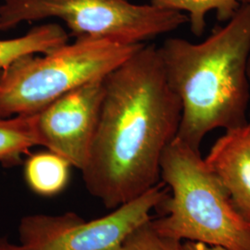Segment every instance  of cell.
Masks as SVG:
<instances>
[{
  "label": "cell",
  "instance_id": "cell-1",
  "mask_svg": "<svg viewBox=\"0 0 250 250\" xmlns=\"http://www.w3.org/2000/svg\"><path fill=\"white\" fill-rule=\"evenodd\" d=\"M103 84L99 125L81 171L90 195L112 209L160 183L161 157L178 133L182 103L155 45H142Z\"/></svg>",
  "mask_w": 250,
  "mask_h": 250
},
{
  "label": "cell",
  "instance_id": "cell-15",
  "mask_svg": "<svg viewBox=\"0 0 250 250\" xmlns=\"http://www.w3.org/2000/svg\"><path fill=\"white\" fill-rule=\"evenodd\" d=\"M0 250H21L19 245L12 244L9 241L8 237L2 236L0 237Z\"/></svg>",
  "mask_w": 250,
  "mask_h": 250
},
{
  "label": "cell",
  "instance_id": "cell-11",
  "mask_svg": "<svg viewBox=\"0 0 250 250\" xmlns=\"http://www.w3.org/2000/svg\"><path fill=\"white\" fill-rule=\"evenodd\" d=\"M39 146L36 114L0 119V164L6 168L20 165L32 147Z\"/></svg>",
  "mask_w": 250,
  "mask_h": 250
},
{
  "label": "cell",
  "instance_id": "cell-12",
  "mask_svg": "<svg viewBox=\"0 0 250 250\" xmlns=\"http://www.w3.org/2000/svg\"><path fill=\"white\" fill-rule=\"evenodd\" d=\"M150 3L162 9L187 12L190 30L195 36L204 34L207 15L216 11V17L222 22L228 21L241 6V0H151Z\"/></svg>",
  "mask_w": 250,
  "mask_h": 250
},
{
  "label": "cell",
  "instance_id": "cell-7",
  "mask_svg": "<svg viewBox=\"0 0 250 250\" xmlns=\"http://www.w3.org/2000/svg\"><path fill=\"white\" fill-rule=\"evenodd\" d=\"M103 80L83 84L36 113L39 146L82 170L89 157L104 96Z\"/></svg>",
  "mask_w": 250,
  "mask_h": 250
},
{
  "label": "cell",
  "instance_id": "cell-9",
  "mask_svg": "<svg viewBox=\"0 0 250 250\" xmlns=\"http://www.w3.org/2000/svg\"><path fill=\"white\" fill-rule=\"evenodd\" d=\"M72 167L69 161L54 152H37L30 155L25 161L24 179L34 193L42 197H54L68 186Z\"/></svg>",
  "mask_w": 250,
  "mask_h": 250
},
{
  "label": "cell",
  "instance_id": "cell-8",
  "mask_svg": "<svg viewBox=\"0 0 250 250\" xmlns=\"http://www.w3.org/2000/svg\"><path fill=\"white\" fill-rule=\"evenodd\" d=\"M204 160L236 211L250 224V120L246 125L226 130Z\"/></svg>",
  "mask_w": 250,
  "mask_h": 250
},
{
  "label": "cell",
  "instance_id": "cell-4",
  "mask_svg": "<svg viewBox=\"0 0 250 250\" xmlns=\"http://www.w3.org/2000/svg\"><path fill=\"white\" fill-rule=\"evenodd\" d=\"M143 45L75 39L19 59L0 71V119L36 114L72 90L104 79Z\"/></svg>",
  "mask_w": 250,
  "mask_h": 250
},
{
  "label": "cell",
  "instance_id": "cell-5",
  "mask_svg": "<svg viewBox=\"0 0 250 250\" xmlns=\"http://www.w3.org/2000/svg\"><path fill=\"white\" fill-rule=\"evenodd\" d=\"M60 19L75 39L139 45L188 22L187 14L129 0H1L0 31L23 21Z\"/></svg>",
  "mask_w": 250,
  "mask_h": 250
},
{
  "label": "cell",
  "instance_id": "cell-17",
  "mask_svg": "<svg viewBox=\"0 0 250 250\" xmlns=\"http://www.w3.org/2000/svg\"><path fill=\"white\" fill-rule=\"evenodd\" d=\"M242 3H250V0H241Z\"/></svg>",
  "mask_w": 250,
  "mask_h": 250
},
{
  "label": "cell",
  "instance_id": "cell-16",
  "mask_svg": "<svg viewBox=\"0 0 250 250\" xmlns=\"http://www.w3.org/2000/svg\"><path fill=\"white\" fill-rule=\"evenodd\" d=\"M248 75H249V80H250V59H249V65H248Z\"/></svg>",
  "mask_w": 250,
  "mask_h": 250
},
{
  "label": "cell",
  "instance_id": "cell-18",
  "mask_svg": "<svg viewBox=\"0 0 250 250\" xmlns=\"http://www.w3.org/2000/svg\"><path fill=\"white\" fill-rule=\"evenodd\" d=\"M249 225H250V224H249Z\"/></svg>",
  "mask_w": 250,
  "mask_h": 250
},
{
  "label": "cell",
  "instance_id": "cell-3",
  "mask_svg": "<svg viewBox=\"0 0 250 250\" xmlns=\"http://www.w3.org/2000/svg\"><path fill=\"white\" fill-rule=\"evenodd\" d=\"M161 179L171 195L161 205L166 215L150 221L157 232L181 242L250 250V225L200 150L175 137L162 154Z\"/></svg>",
  "mask_w": 250,
  "mask_h": 250
},
{
  "label": "cell",
  "instance_id": "cell-14",
  "mask_svg": "<svg viewBox=\"0 0 250 250\" xmlns=\"http://www.w3.org/2000/svg\"><path fill=\"white\" fill-rule=\"evenodd\" d=\"M183 250H230L221 246L208 245L200 242L187 241L183 243Z\"/></svg>",
  "mask_w": 250,
  "mask_h": 250
},
{
  "label": "cell",
  "instance_id": "cell-6",
  "mask_svg": "<svg viewBox=\"0 0 250 250\" xmlns=\"http://www.w3.org/2000/svg\"><path fill=\"white\" fill-rule=\"evenodd\" d=\"M169 197L160 182L104 217L86 221L74 212L32 214L19 224L21 250H123L128 236L152 220L153 209Z\"/></svg>",
  "mask_w": 250,
  "mask_h": 250
},
{
  "label": "cell",
  "instance_id": "cell-13",
  "mask_svg": "<svg viewBox=\"0 0 250 250\" xmlns=\"http://www.w3.org/2000/svg\"><path fill=\"white\" fill-rule=\"evenodd\" d=\"M150 221L128 236L123 250H183L182 242L157 232Z\"/></svg>",
  "mask_w": 250,
  "mask_h": 250
},
{
  "label": "cell",
  "instance_id": "cell-2",
  "mask_svg": "<svg viewBox=\"0 0 250 250\" xmlns=\"http://www.w3.org/2000/svg\"><path fill=\"white\" fill-rule=\"evenodd\" d=\"M200 43L171 37L159 46L167 80L182 103L176 137L200 150L204 137L250 122V3Z\"/></svg>",
  "mask_w": 250,
  "mask_h": 250
},
{
  "label": "cell",
  "instance_id": "cell-10",
  "mask_svg": "<svg viewBox=\"0 0 250 250\" xmlns=\"http://www.w3.org/2000/svg\"><path fill=\"white\" fill-rule=\"evenodd\" d=\"M69 35L58 23L32 28L23 36L0 40V71L19 59L33 54H45L66 45Z\"/></svg>",
  "mask_w": 250,
  "mask_h": 250
}]
</instances>
